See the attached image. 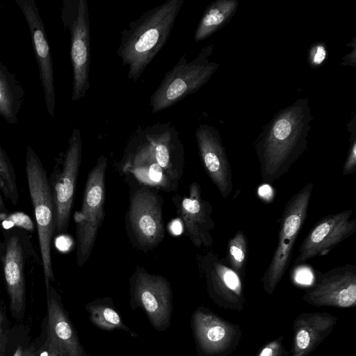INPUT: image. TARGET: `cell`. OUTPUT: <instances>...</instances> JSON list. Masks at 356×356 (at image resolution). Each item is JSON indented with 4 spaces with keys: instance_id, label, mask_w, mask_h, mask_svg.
<instances>
[{
    "instance_id": "8992f818",
    "label": "cell",
    "mask_w": 356,
    "mask_h": 356,
    "mask_svg": "<svg viewBox=\"0 0 356 356\" xmlns=\"http://www.w3.org/2000/svg\"><path fill=\"white\" fill-rule=\"evenodd\" d=\"M159 191L137 183L130 191L125 216L126 229L133 246L137 250H151L164 238L163 199Z\"/></svg>"
},
{
    "instance_id": "e0dca14e",
    "label": "cell",
    "mask_w": 356,
    "mask_h": 356,
    "mask_svg": "<svg viewBox=\"0 0 356 356\" xmlns=\"http://www.w3.org/2000/svg\"><path fill=\"white\" fill-rule=\"evenodd\" d=\"M307 297L342 307L353 305L356 300V265L348 264L319 273L316 284Z\"/></svg>"
},
{
    "instance_id": "7c38bea8",
    "label": "cell",
    "mask_w": 356,
    "mask_h": 356,
    "mask_svg": "<svg viewBox=\"0 0 356 356\" xmlns=\"http://www.w3.org/2000/svg\"><path fill=\"white\" fill-rule=\"evenodd\" d=\"M353 209L330 214L321 218L303 239L294 265H300L316 257L323 256L356 232V218Z\"/></svg>"
},
{
    "instance_id": "5b68a950",
    "label": "cell",
    "mask_w": 356,
    "mask_h": 356,
    "mask_svg": "<svg viewBox=\"0 0 356 356\" xmlns=\"http://www.w3.org/2000/svg\"><path fill=\"white\" fill-rule=\"evenodd\" d=\"M108 159L101 155L86 181L80 211L74 214L76 224V254L78 266L88 260L105 216V175Z\"/></svg>"
},
{
    "instance_id": "d4e9b609",
    "label": "cell",
    "mask_w": 356,
    "mask_h": 356,
    "mask_svg": "<svg viewBox=\"0 0 356 356\" xmlns=\"http://www.w3.org/2000/svg\"><path fill=\"white\" fill-rule=\"evenodd\" d=\"M355 116L353 115L352 120L348 123V130L352 134L350 143L346 159L343 166V175H350L356 172V130Z\"/></svg>"
},
{
    "instance_id": "4dcf8cb0",
    "label": "cell",
    "mask_w": 356,
    "mask_h": 356,
    "mask_svg": "<svg viewBox=\"0 0 356 356\" xmlns=\"http://www.w3.org/2000/svg\"><path fill=\"white\" fill-rule=\"evenodd\" d=\"M1 195H2V193L0 190V225H1L2 220H3L6 218V216L8 213V211H7V209L3 202Z\"/></svg>"
},
{
    "instance_id": "7402d4cb",
    "label": "cell",
    "mask_w": 356,
    "mask_h": 356,
    "mask_svg": "<svg viewBox=\"0 0 356 356\" xmlns=\"http://www.w3.org/2000/svg\"><path fill=\"white\" fill-rule=\"evenodd\" d=\"M86 309L92 323L99 328L104 330L115 329L122 330L134 334L123 323V321L113 307L106 303L103 300H97L88 304Z\"/></svg>"
},
{
    "instance_id": "f546056e",
    "label": "cell",
    "mask_w": 356,
    "mask_h": 356,
    "mask_svg": "<svg viewBox=\"0 0 356 356\" xmlns=\"http://www.w3.org/2000/svg\"><path fill=\"white\" fill-rule=\"evenodd\" d=\"M13 356H35L34 348H24L19 346Z\"/></svg>"
},
{
    "instance_id": "8fae6325",
    "label": "cell",
    "mask_w": 356,
    "mask_h": 356,
    "mask_svg": "<svg viewBox=\"0 0 356 356\" xmlns=\"http://www.w3.org/2000/svg\"><path fill=\"white\" fill-rule=\"evenodd\" d=\"M119 170L137 184L165 192L177 190L175 181L159 165L151 152L142 127L130 138L119 162Z\"/></svg>"
},
{
    "instance_id": "277c9868",
    "label": "cell",
    "mask_w": 356,
    "mask_h": 356,
    "mask_svg": "<svg viewBox=\"0 0 356 356\" xmlns=\"http://www.w3.org/2000/svg\"><path fill=\"white\" fill-rule=\"evenodd\" d=\"M213 44L202 48L199 54L188 61L183 55L168 71L150 98L153 113L169 108L198 90L215 73L219 64L209 60Z\"/></svg>"
},
{
    "instance_id": "ffe728a7",
    "label": "cell",
    "mask_w": 356,
    "mask_h": 356,
    "mask_svg": "<svg viewBox=\"0 0 356 356\" xmlns=\"http://www.w3.org/2000/svg\"><path fill=\"white\" fill-rule=\"evenodd\" d=\"M25 98L24 90L14 73L0 61V116L16 124Z\"/></svg>"
},
{
    "instance_id": "3957f363",
    "label": "cell",
    "mask_w": 356,
    "mask_h": 356,
    "mask_svg": "<svg viewBox=\"0 0 356 356\" xmlns=\"http://www.w3.org/2000/svg\"><path fill=\"white\" fill-rule=\"evenodd\" d=\"M26 172L38 228V241L46 289L54 280L51 241L56 231V214L47 172L35 150L26 147Z\"/></svg>"
},
{
    "instance_id": "603a6c76",
    "label": "cell",
    "mask_w": 356,
    "mask_h": 356,
    "mask_svg": "<svg viewBox=\"0 0 356 356\" xmlns=\"http://www.w3.org/2000/svg\"><path fill=\"white\" fill-rule=\"evenodd\" d=\"M248 239L243 232L237 231L227 245L225 257L223 258L225 263L234 270L240 277L245 273V266L248 257Z\"/></svg>"
},
{
    "instance_id": "4316f807",
    "label": "cell",
    "mask_w": 356,
    "mask_h": 356,
    "mask_svg": "<svg viewBox=\"0 0 356 356\" xmlns=\"http://www.w3.org/2000/svg\"><path fill=\"white\" fill-rule=\"evenodd\" d=\"M40 356H63L60 350L49 340L47 339L40 349Z\"/></svg>"
},
{
    "instance_id": "83f0119b",
    "label": "cell",
    "mask_w": 356,
    "mask_h": 356,
    "mask_svg": "<svg viewBox=\"0 0 356 356\" xmlns=\"http://www.w3.org/2000/svg\"><path fill=\"white\" fill-rule=\"evenodd\" d=\"M310 341L311 337L307 330H300L298 332L296 336V343L300 349H306L309 346Z\"/></svg>"
},
{
    "instance_id": "f1b7e54d",
    "label": "cell",
    "mask_w": 356,
    "mask_h": 356,
    "mask_svg": "<svg viewBox=\"0 0 356 356\" xmlns=\"http://www.w3.org/2000/svg\"><path fill=\"white\" fill-rule=\"evenodd\" d=\"M351 44H352L351 45L353 47L352 52L346 55L343 58V62H342L341 65H344V66L351 65V66L355 67V66H356V65H355V62H356V59H355V57H356L355 38H353Z\"/></svg>"
},
{
    "instance_id": "ac0fdd59",
    "label": "cell",
    "mask_w": 356,
    "mask_h": 356,
    "mask_svg": "<svg viewBox=\"0 0 356 356\" xmlns=\"http://www.w3.org/2000/svg\"><path fill=\"white\" fill-rule=\"evenodd\" d=\"M47 292V339L63 356H86V353L68 317L51 286Z\"/></svg>"
},
{
    "instance_id": "5bb4252c",
    "label": "cell",
    "mask_w": 356,
    "mask_h": 356,
    "mask_svg": "<svg viewBox=\"0 0 356 356\" xmlns=\"http://www.w3.org/2000/svg\"><path fill=\"white\" fill-rule=\"evenodd\" d=\"M29 27L48 114L55 116L56 92L53 62L44 24L34 0H15Z\"/></svg>"
},
{
    "instance_id": "1f68e13d",
    "label": "cell",
    "mask_w": 356,
    "mask_h": 356,
    "mask_svg": "<svg viewBox=\"0 0 356 356\" xmlns=\"http://www.w3.org/2000/svg\"><path fill=\"white\" fill-rule=\"evenodd\" d=\"M1 323H2V316H1V313L0 311V356L3 355L4 340H5L4 337H3Z\"/></svg>"
},
{
    "instance_id": "cb8c5ba5",
    "label": "cell",
    "mask_w": 356,
    "mask_h": 356,
    "mask_svg": "<svg viewBox=\"0 0 356 356\" xmlns=\"http://www.w3.org/2000/svg\"><path fill=\"white\" fill-rule=\"evenodd\" d=\"M0 190L3 195L13 205L19 200V190L14 167L6 151L0 144Z\"/></svg>"
},
{
    "instance_id": "836d02e7",
    "label": "cell",
    "mask_w": 356,
    "mask_h": 356,
    "mask_svg": "<svg viewBox=\"0 0 356 356\" xmlns=\"http://www.w3.org/2000/svg\"><path fill=\"white\" fill-rule=\"evenodd\" d=\"M1 356H3V355H1Z\"/></svg>"
},
{
    "instance_id": "4fadbf2b",
    "label": "cell",
    "mask_w": 356,
    "mask_h": 356,
    "mask_svg": "<svg viewBox=\"0 0 356 356\" xmlns=\"http://www.w3.org/2000/svg\"><path fill=\"white\" fill-rule=\"evenodd\" d=\"M28 237L22 230L3 232L0 243V256L10 309L16 314L25 305V259L28 253Z\"/></svg>"
},
{
    "instance_id": "484cf974",
    "label": "cell",
    "mask_w": 356,
    "mask_h": 356,
    "mask_svg": "<svg viewBox=\"0 0 356 356\" xmlns=\"http://www.w3.org/2000/svg\"><path fill=\"white\" fill-rule=\"evenodd\" d=\"M327 48L324 42L313 44L309 51L308 63L313 68L319 67L327 58Z\"/></svg>"
},
{
    "instance_id": "44dd1931",
    "label": "cell",
    "mask_w": 356,
    "mask_h": 356,
    "mask_svg": "<svg viewBox=\"0 0 356 356\" xmlns=\"http://www.w3.org/2000/svg\"><path fill=\"white\" fill-rule=\"evenodd\" d=\"M238 4L236 0H216L209 4L197 26L195 41L205 40L222 28L234 16Z\"/></svg>"
},
{
    "instance_id": "9c48e42d",
    "label": "cell",
    "mask_w": 356,
    "mask_h": 356,
    "mask_svg": "<svg viewBox=\"0 0 356 356\" xmlns=\"http://www.w3.org/2000/svg\"><path fill=\"white\" fill-rule=\"evenodd\" d=\"M82 145L80 129L75 128L68 140L65 152L57 158L48 178L58 233L65 232L69 225L81 162Z\"/></svg>"
},
{
    "instance_id": "ba28073f",
    "label": "cell",
    "mask_w": 356,
    "mask_h": 356,
    "mask_svg": "<svg viewBox=\"0 0 356 356\" xmlns=\"http://www.w3.org/2000/svg\"><path fill=\"white\" fill-rule=\"evenodd\" d=\"M60 18L70 36L72 100L78 101L90 88V30L87 0H63Z\"/></svg>"
},
{
    "instance_id": "30bf717a",
    "label": "cell",
    "mask_w": 356,
    "mask_h": 356,
    "mask_svg": "<svg viewBox=\"0 0 356 356\" xmlns=\"http://www.w3.org/2000/svg\"><path fill=\"white\" fill-rule=\"evenodd\" d=\"M131 305L142 308L157 330L168 326L172 310V293L168 280L138 266L129 279Z\"/></svg>"
},
{
    "instance_id": "d6986e66",
    "label": "cell",
    "mask_w": 356,
    "mask_h": 356,
    "mask_svg": "<svg viewBox=\"0 0 356 356\" xmlns=\"http://www.w3.org/2000/svg\"><path fill=\"white\" fill-rule=\"evenodd\" d=\"M197 266L204 275L209 292L214 296L241 293L240 276L219 255L212 251L197 254Z\"/></svg>"
},
{
    "instance_id": "6da1fadb",
    "label": "cell",
    "mask_w": 356,
    "mask_h": 356,
    "mask_svg": "<svg viewBox=\"0 0 356 356\" xmlns=\"http://www.w3.org/2000/svg\"><path fill=\"white\" fill-rule=\"evenodd\" d=\"M312 120L308 99H298L264 127L254 143L264 182L280 179L306 150Z\"/></svg>"
},
{
    "instance_id": "7a4b0ae2",
    "label": "cell",
    "mask_w": 356,
    "mask_h": 356,
    "mask_svg": "<svg viewBox=\"0 0 356 356\" xmlns=\"http://www.w3.org/2000/svg\"><path fill=\"white\" fill-rule=\"evenodd\" d=\"M184 0H168L130 22L122 33L117 54L128 67V78L136 82L164 47Z\"/></svg>"
},
{
    "instance_id": "52a82bcc",
    "label": "cell",
    "mask_w": 356,
    "mask_h": 356,
    "mask_svg": "<svg viewBox=\"0 0 356 356\" xmlns=\"http://www.w3.org/2000/svg\"><path fill=\"white\" fill-rule=\"evenodd\" d=\"M314 184L309 182L286 202L280 218L277 243L261 278L267 291H273L286 271L297 237L306 220Z\"/></svg>"
},
{
    "instance_id": "d6a6232c",
    "label": "cell",
    "mask_w": 356,
    "mask_h": 356,
    "mask_svg": "<svg viewBox=\"0 0 356 356\" xmlns=\"http://www.w3.org/2000/svg\"><path fill=\"white\" fill-rule=\"evenodd\" d=\"M273 350L270 347H266L263 349L259 356H273Z\"/></svg>"
},
{
    "instance_id": "2e32d148",
    "label": "cell",
    "mask_w": 356,
    "mask_h": 356,
    "mask_svg": "<svg viewBox=\"0 0 356 356\" xmlns=\"http://www.w3.org/2000/svg\"><path fill=\"white\" fill-rule=\"evenodd\" d=\"M199 155L202 166L220 195L227 198L232 192V172L218 131L201 124L195 131Z\"/></svg>"
},
{
    "instance_id": "9a60e30c",
    "label": "cell",
    "mask_w": 356,
    "mask_h": 356,
    "mask_svg": "<svg viewBox=\"0 0 356 356\" xmlns=\"http://www.w3.org/2000/svg\"><path fill=\"white\" fill-rule=\"evenodd\" d=\"M188 191V195L177 194L172 198L177 214L191 243L197 248L210 247L213 242L211 231L215 227L212 206L202 197L197 182H192Z\"/></svg>"
}]
</instances>
